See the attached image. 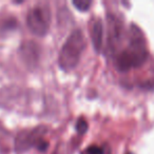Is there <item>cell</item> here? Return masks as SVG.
Returning <instances> with one entry per match:
<instances>
[{
	"mask_svg": "<svg viewBox=\"0 0 154 154\" xmlns=\"http://www.w3.org/2000/svg\"><path fill=\"white\" fill-rule=\"evenodd\" d=\"M87 154H103V149L98 146H91L86 150Z\"/></svg>",
	"mask_w": 154,
	"mask_h": 154,
	"instance_id": "obj_9",
	"label": "cell"
},
{
	"mask_svg": "<svg viewBox=\"0 0 154 154\" xmlns=\"http://www.w3.org/2000/svg\"><path fill=\"white\" fill-rule=\"evenodd\" d=\"M72 3L78 11H82V12L88 11V10L90 9L91 5H92L91 1H87V0H77V1L75 0Z\"/></svg>",
	"mask_w": 154,
	"mask_h": 154,
	"instance_id": "obj_7",
	"label": "cell"
},
{
	"mask_svg": "<svg viewBox=\"0 0 154 154\" xmlns=\"http://www.w3.org/2000/svg\"><path fill=\"white\" fill-rule=\"evenodd\" d=\"M127 154H133V153H131V152H129V153H127Z\"/></svg>",
	"mask_w": 154,
	"mask_h": 154,
	"instance_id": "obj_10",
	"label": "cell"
},
{
	"mask_svg": "<svg viewBox=\"0 0 154 154\" xmlns=\"http://www.w3.org/2000/svg\"><path fill=\"white\" fill-rule=\"evenodd\" d=\"M103 26L100 19H95L91 24V39L95 51L100 52L103 47Z\"/></svg>",
	"mask_w": 154,
	"mask_h": 154,
	"instance_id": "obj_6",
	"label": "cell"
},
{
	"mask_svg": "<svg viewBox=\"0 0 154 154\" xmlns=\"http://www.w3.org/2000/svg\"><path fill=\"white\" fill-rule=\"evenodd\" d=\"M148 57L146 40L138 26L133 24L130 30V42L126 50L115 58V66L120 72H127L132 68L140 66Z\"/></svg>",
	"mask_w": 154,
	"mask_h": 154,
	"instance_id": "obj_1",
	"label": "cell"
},
{
	"mask_svg": "<svg viewBox=\"0 0 154 154\" xmlns=\"http://www.w3.org/2000/svg\"><path fill=\"white\" fill-rule=\"evenodd\" d=\"M26 24L33 34L43 37L49 31L50 12L47 8L37 5L29 11L26 16Z\"/></svg>",
	"mask_w": 154,
	"mask_h": 154,
	"instance_id": "obj_3",
	"label": "cell"
},
{
	"mask_svg": "<svg viewBox=\"0 0 154 154\" xmlns=\"http://www.w3.org/2000/svg\"><path fill=\"white\" fill-rule=\"evenodd\" d=\"M76 130L79 134H84L88 130V124L85 119H79L76 124Z\"/></svg>",
	"mask_w": 154,
	"mask_h": 154,
	"instance_id": "obj_8",
	"label": "cell"
},
{
	"mask_svg": "<svg viewBox=\"0 0 154 154\" xmlns=\"http://www.w3.org/2000/svg\"><path fill=\"white\" fill-rule=\"evenodd\" d=\"M87 47L84 34L80 30H75L68 37L60 50L58 63L63 71H72L76 68Z\"/></svg>",
	"mask_w": 154,
	"mask_h": 154,
	"instance_id": "obj_2",
	"label": "cell"
},
{
	"mask_svg": "<svg viewBox=\"0 0 154 154\" xmlns=\"http://www.w3.org/2000/svg\"><path fill=\"white\" fill-rule=\"evenodd\" d=\"M21 56L29 66H35L39 61L40 48L34 41H28L22 45Z\"/></svg>",
	"mask_w": 154,
	"mask_h": 154,
	"instance_id": "obj_5",
	"label": "cell"
},
{
	"mask_svg": "<svg viewBox=\"0 0 154 154\" xmlns=\"http://www.w3.org/2000/svg\"><path fill=\"white\" fill-rule=\"evenodd\" d=\"M43 129L38 128L33 131H22L17 135L15 140V150L17 153H22L26 150H29L33 145H37L40 140V135H37Z\"/></svg>",
	"mask_w": 154,
	"mask_h": 154,
	"instance_id": "obj_4",
	"label": "cell"
}]
</instances>
